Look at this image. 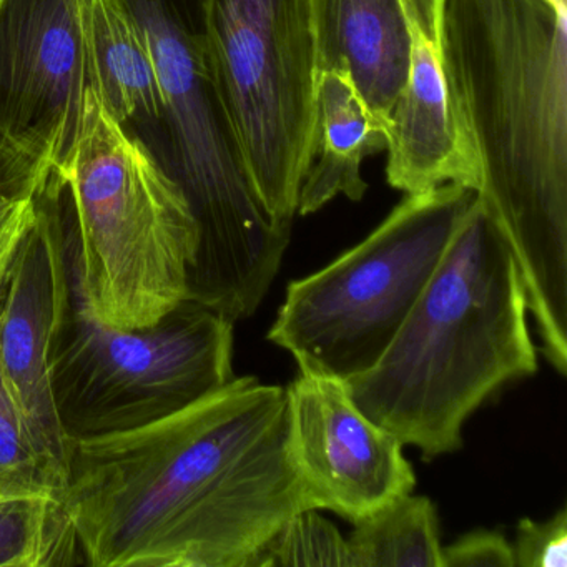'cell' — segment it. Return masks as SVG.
<instances>
[{"mask_svg": "<svg viewBox=\"0 0 567 567\" xmlns=\"http://www.w3.org/2000/svg\"><path fill=\"white\" fill-rule=\"evenodd\" d=\"M62 497L94 567H255L313 509L291 460L287 390L255 377L145 426L69 441Z\"/></svg>", "mask_w": 567, "mask_h": 567, "instance_id": "obj_1", "label": "cell"}, {"mask_svg": "<svg viewBox=\"0 0 567 567\" xmlns=\"http://www.w3.org/2000/svg\"><path fill=\"white\" fill-rule=\"evenodd\" d=\"M441 71L506 240L540 353L567 374V11L549 0H446Z\"/></svg>", "mask_w": 567, "mask_h": 567, "instance_id": "obj_2", "label": "cell"}, {"mask_svg": "<svg viewBox=\"0 0 567 567\" xmlns=\"http://www.w3.org/2000/svg\"><path fill=\"white\" fill-rule=\"evenodd\" d=\"M527 311L516 260L476 198L383 357L344 383L403 446L454 453L484 401L536 373Z\"/></svg>", "mask_w": 567, "mask_h": 567, "instance_id": "obj_3", "label": "cell"}, {"mask_svg": "<svg viewBox=\"0 0 567 567\" xmlns=\"http://www.w3.org/2000/svg\"><path fill=\"white\" fill-rule=\"evenodd\" d=\"M157 71L164 117L157 158L197 220L187 300L231 323L254 317L280 270L291 227L268 215L248 178L212 71L204 0H124Z\"/></svg>", "mask_w": 567, "mask_h": 567, "instance_id": "obj_4", "label": "cell"}, {"mask_svg": "<svg viewBox=\"0 0 567 567\" xmlns=\"http://www.w3.org/2000/svg\"><path fill=\"white\" fill-rule=\"evenodd\" d=\"M69 258L89 313L105 327H152L188 297L198 227L154 152L85 95L68 168Z\"/></svg>", "mask_w": 567, "mask_h": 567, "instance_id": "obj_5", "label": "cell"}, {"mask_svg": "<svg viewBox=\"0 0 567 567\" xmlns=\"http://www.w3.org/2000/svg\"><path fill=\"white\" fill-rule=\"evenodd\" d=\"M476 198L457 184L406 195L361 244L288 285L268 340L287 350L301 373L348 381L373 368Z\"/></svg>", "mask_w": 567, "mask_h": 567, "instance_id": "obj_6", "label": "cell"}, {"mask_svg": "<svg viewBox=\"0 0 567 567\" xmlns=\"http://www.w3.org/2000/svg\"><path fill=\"white\" fill-rule=\"evenodd\" d=\"M234 327L192 300L152 327H105L89 313L74 281L51 364L68 441L135 430L221 390L235 378Z\"/></svg>", "mask_w": 567, "mask_h": 567, "instance_id": "obj_7", "label": "cell"}, {"mask_svg": "<svg viewBox=\"0 0 567 567\" xmlns=\"http://www.w3.org/2000/svg\"><path fill=\"white\" fill-rule=\"evenodd\" d=\"M212 71L255 194L291 227L317 114L308 0H204Z\"/></svg>", "mask_w": 567, "mask_h": 567, "instance_id": "obj_8", "label": "cell"}, {"mask_svg": "<svg viewBox=\"0 0 567 567\" xmlns=\"http://www.w3.org/2000/svg\"><path fill=\"white\" fill-rule=\"evenodd\" d=\"M69 215V178L52 165L0 303V373L39 450L65 476L69 441L55 411L51 364L74 291Z\"/></svg>", "mask_w": 567, "mask_h": 567, "instance_id": "obj_9", "label": "cell"}, {"mask_svg": "<svg viewBox=\"0 0 567 567\" xmlns=\"http://www.w3.org/2000/svg\"><path fill=\"white\" fill-rule=\"evenodd\" d=\"M89 0H0V141L68 168L92 85Z\"/></svg>", "mask_w": 567, "mask_h": 567, "instance_id": "obj_10", "label": "cell"}, {"mask_svg": "<svg viewBox=\"0 0 567 567\" xmlns=\"http://www.w3.org/2000/svg\"><path fill=\"white\" fill-rule=\"evenodd\" d=\"M285 390L291 460L313 509L357 523L413 493L403 443L361 411L344 381L300 371Z\"/></svg>", "mask_w": 567, "mask_h": 567, "instance_id": "obj_11", "label": "cell"}, {"mask_svg": "<svg viewBox=\"0 0 567 567\" xmlns=\"http://www.w3.org/2000/svg\"><path fill=\"white\" fill-rule=\"evenodd\" d=\"M388 184L406 195L446 184L476 192L477 172L457 127L434 45L413 21L406 84L386 121Z\"/></svg>", "mask_w": 567, "mask_h": 567, "instance_id": "obj_12", "label": "cell"}, {"mask_svg": "<svg viewBox=\"0 0 567 567\" xmlns=\"http://www.w3.org/2000/svg\"><path fill=\"white\" fill-rule=\"evenodd\" d=\"M318 78L348 75L374 117L388 115L406 84L413 19L403 0H308Z\"/></svg>", "mask_w": 567, "mask_h": 567, "instance_id": "obj_13", "label": "cell"}, {"mask_svg": "<svg viewBox=\"0 0 567 567\" xmlns=\"http://www.w3.org/2000/svg\"><path fill=\"white\" fill-rule=\"evenodd\" d=\"M87 45L95 95L105 111L157 157L161 85L147 39L124 0H89Z\"/></svg>", "mask_w": 567, "mask_h": 567, "instance_id": "obj_14", "label": "cell"}, {"mask_svg": "<svg viewBox=\"0 0 567 567\" xmlns=\"http://www.w3.org/2000/svg\"><path fill=\"white\" fill-rule=\"evenodd\" d=\"M386 151V125L374 117L348 75L318 78L310 165L298 195L297 215L307 217L334 198L360 202L368 190L364 158Z\"/></svg>", "mask_w": 567, "mask_h": 567, "instance_id": "obj_15", "label": "cell"}, {"mask_svg": "<svg viewBox=\"0 0 567 567\" xmlns=\"http://www.w3.org/2000/svg\"><path fill=\"white\" fill-rule=\"evenodd\" d=\"M353 524L351 567H441L436 507L426 496L404 494Z\"/></svg>", "mask_w": 567, "mask_h": 567, "instance_id": "obj_16", "label": "cell"}, {"mask_svg": "<svg viewBox=\"0 0 567 567\" xmlns=\"http://www.w3.org/2000/svg\"><path fill=\"white\" fill-rule=\"evenodd\" d=\"M84 563L78 530L59 494L0 497V567H68Z\"/></svg>", "mask_w": 567, "mask_h": 567, "instance_id": "obj_17", "label": "cell"}, {"mask_svg": "<svg viewBox=\"0 0 567 567\" xmlns=\"http://www.w3.org/2000/svg\"><path fill=\"white\" fill-rule=\"evenodd\" d=\"M65 481L64 471L39 450L0 373V494L64 496Z\"/></svg>", "mask_w": 567, "mask_h": 567, "instance_id": "obj_18", "label": "cell"}, {"mask_svg": "<svg viewBox=\"0 0 567 567\" xmlns=\"http://www.w3.org/2000/svg\"><path fill=\"white\" fill-rule=\"evenodd\" d=\"M351 567L348 543L317 509L287 520L258 554L255 567Z\"/></svg>", "mask_w": 567, "mask_h": 567, "instance_id": "obj_19", "label": "cell"}, {"mask_svg": "<svg viewBox=\"0 0 567 567\" xmlns=\"http://www.w3.org/2000/svg\"><path fill=\"white\" fill-rule=\"evenodd\" d=\"M52 165L0 141V228L34 204Z\"/></svg>", "mask_w": 567, "mask_h": 567, "instance_id": "obj_20", "label": "cell"}, {"mask_svg": "<svg viewBox=\"0 0 567 567\" xmlns=\"http://www.w3.org/2000/svg\"><path fill=\"white\" fill-rule=\"evenodd\" d=\"M514 566H567V511L560 509L549 519L537 523L520 519L513 544Z\"/></svg>", "mask_w": 567, "mask_h": 567, "instance_id": "obj_21", "label": "cell"}, {"mask_svg": "<svg viewBox=\"0 0 567 567\" xmlns=\"http://www.w3.org/2000/svg\"><path fill=\"white\" fill-rule=\"evenodd\" d=\"M513 566V544L497 530H473L441 547V567Z\"/></svg>", "mask_w": 567, "mask_h": 567, "instance_id": "obj_22", "label": "cell"}, {"mask_svg": "<svg viewBox=\"0 0 567 567\" xmlns=\"http://www.w3.org/2000/svg\"><path fill=\"white\" fill-rule=\"evenodd\" d=\"M38 198V197H35ZM34 204L29 205L24 212L18 215L14 220L0 228V303L4 298L6 285H8L9 274H11L12 261L18 254L19 244L34 217Z\"/></svg>", "mask_w": 567, "mask_h": 567, "instance_id": "obj_23", "label": "cell"}, {"mask_svg": "<svg viewBox=\"0 0 567 567\" xmlns=\"http://www.w3.org/2000/svg\"><path fill=\"white\" fill-rule=\"evenodd\" d=\"M408 14L416 22L421 34L440 51L441 24L446 0H403Z\"/></svg>", "mask_w": 567, "mask_h": 567, "instance_id": "obj_24", "label": "cell"}, {"mask_svg": "<svg viewBox=\"0 0 567 567\" xmlns=\"http://www.w3.org/2000/svg\"><path fill=\"white\" fill-rule=\"evenodd\" d=\"M550 4L556 6L557 9L567 11V0H549Z\"/></svg>", "mask_w": 567, "mask_h": 567, "instance_id": "obj_25", "label": "cell"}, {"mask_svg": "<svg viewBox=\"0 0 567 567\" xmlns=\"http://www.w3.org/2000/svg\"><path fill=\"white\" fill-rule=\"evenodd\" d=\"M12 496V494H0V497Z\"/></svg>", "mask_w": 567, "mask_h": 567, "instance_id": "obj_26", "label": "cell"}]
</instances>
